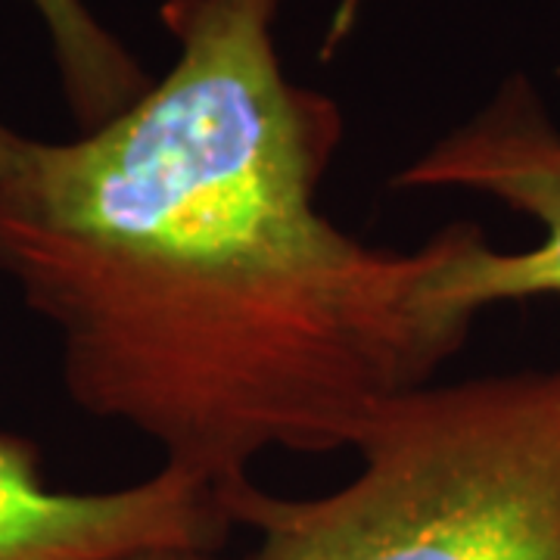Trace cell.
Instances as JSON below:
<instances>
[{"label":"cell","instance_id":"6da1fadb","mask_svg":"<svg viewBox=\"0 0 560 560\" xmlns=\"http://www.w3.org/2000/svg\"><path fill=\"white\" fill-rule=\"evenodd\" d=\"M278 13L162 0L178 57L138 101L0 143V271L57 334L69 399L219 499L268 452L352 448L477 320L440 287L480 224L383 249L320 212L346 125L283 72Z\"/></svg>","mask_w":560,"mask_h":560},{"label":"cell","instance_id":"7a4b0ae2","mask_svg":"<svg viewBox=\"0 0 560 560\" xmlns=\"http://www.w3.org/2000/svg\"><path fill=\"white\" fill-rule=\"evenodd\" d=\"M318 499L221 495L249 560H560V364L405 389Z\"/></svg>","mask_w":560,"mask_h":560},{"label":"cell","instance_id":"3957f363","mask_svg":"<svg viewBox=\"0 0 560 560\" xmlns=\"http://www.w3.org/2000/svg\"><path fill=\"white\" fill-rule=\"evenodd\" d=\"M396 190H460L501 202L541 228L529 249L477 234L442 278V300L480 318L504 302L560 296V125L526 72H511L470 119L393 175Z\"/></svg>","mask_w":560,"mask_h":560},{"label":"cell","instance_id":"277c9868","mask_svg":"<svg viewBox=\"0 0 560 560\" xmlns=\"http://www.w3.org/2000/svg\"><path fill=\"white\" fill-rule=\"evenodd\" d=\"M234 526L219 492L178 467L113 492H57L38 448L0 433V560H143L212 555Z\"/></svg>","mask_w":560,"mask_h":560},{"label":"cell","instance_id":"5b68a950","mask_svg":"<svg viewBox=\"0 0 560 560\" xmlns=\"http://www.w3.org/2000/svg\"><path fill=\"white\" fill-rule=\"evenodd\" d=\"M47 32L62 94L81 131L101 128L150 88L135 54L84 0H28Z\"/></svg>","mask_w":560,"mask_h":560},{"label":"cell","instance_id":"8992f818","mask_svg":"<svg viewBox=\"0 0 560 560\" xmlns=\"http://www.w3.org/2000/svg\"><path fill=\"white\" fill-rule=\"evenodd\" d=\"M364 10H368V0H337V7L330 13V22H327V32H324V40H320V60H330L342 44L352 38V32L359 28Z\"/></svg>","mask_w":560,"mask_h":560},{"label":"cell","instance_id":"52a82bcc","mask_svg":"<svg viewBox=\"0 0 560 560\" xmlns=\"http://www.w3.org/2000/svg\"><path fill=\"white\" fill-rule=\"evenodd\" d=\"M143 560H212V555H202V551H162V555Z\"/></svg>","mask_w":560,"mask_h":560},{"label":"cell","instance_id":"ba28073f","mask_svg":"<svg viewBox=\"0 0 560 560\" xmlns=\"http://www.w3.org/2000/svg\"><path fill=\"white\" fill-rule=\"evenodd\" d=\"M7 128H10V125H3V121H0V143H3V135H7Z\"/></svg>","mask_w":560,"mask_h":560}]
</instances>
